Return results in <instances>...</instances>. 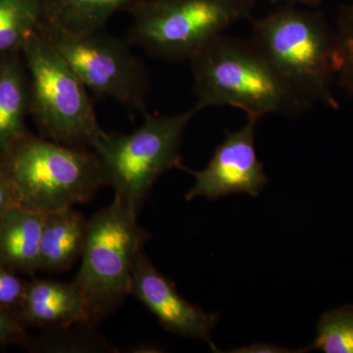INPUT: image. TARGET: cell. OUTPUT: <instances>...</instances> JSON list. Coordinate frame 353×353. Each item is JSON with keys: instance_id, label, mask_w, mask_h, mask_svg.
<instances>
[{"instance_id": "6da1fadb", "label": "cell", "mask_w": 353, "mask_h": 353, "mask_svg": "<svg viewBox=\"0 0 353 353\" xmlns=\"http://www.w3.org/2000/svg\"><path fill=\"white\" fill-rule=\"evenodd\" d=\"M197 111L229 105L260 119L266 114L296 116L310 105L252 41L220 34L190 60Z\"/></svg>"}, {"instance_id": "7a4b0ae2", "label": "cell", "mask_w": 353, "mask_h": 353, "mask_svg": "<svg viewBox=\"0 0 353 353\" xmlns=\"http://www.w3.org/2000/svg\"><path fill=\"white\" fill-rule=\"evenodd\" d=\"M252 22V43L294 90L311 103L340 108L333 92L338 39L322 12L284 6Z\"/></svg>"}, {"instance_id": "3957f363", "label": "cell", "mask_w": 353, "mask_h": 353, "mask_svg": "<svg viewBox=\"0 0 353 353\" xmlns=\"http://www.w3.org/2000/svg\"><path fill=\"white\" fill-rule=\"evenodd\" d=\"M0 168L12 185L17 205L43 215L85 203L103 187L94 150L30 131L0 153Z\"/></svg>"}, {"instance_id": "277c9868", "label": "cell", "mask_w": 353, "mask_h": 353, "mask_svg": "<svg viewBox=\"0 0 353 353\" xmlns=\"http://www.w3.org/2000/svg\"><path fill=\"white\" fill-rule=\"evenodd\" d=\"M197 112L194 108L173 116L145 113L143 124L131 134L102 132L92 150L114 197L139 214L158 178L183 166V134Z\"/></svg>"}, {"instance_id": "5b68a950", "label": "cell", "mask_w": 353, "mask_h": 353, "mask_svg": "<svg viewBox=\"0 0 353 353\" xmlns=\"http://www.w3.org/2000/svg\"><path fill=\"white\" fill-rule=\"evenodd\" d=\"M257 0H136L128 41L168 62L190 60L230 26L253 19Z\"/></svg>"}, {"instance_id": "8992f818", "label": "cell", "mask_w": 353, "mask_h": 353, "mask_svg": "<svg viewBox=\"0 0 353 353\" xmlns=\"http://www.w3.org/2000/svg\"><path fill=\"white\" fill-rule=\"evenodd\" d=\"M148 238L138 214L116 197L88 220L82 261L73 282L85 297L94 324L131 296L134 264Z\"/></svg>"}, {"instance_id": "52a82bcc", "label": "cell", "mask_w": 353, "mask_h": 353, "mask_svg": "<svg viewBox=\"0 0 353 353\" xmlns=\"http://www.w3.org/2000/svg\"><path fill=\"white\" fill-rule=\"evenodd\" d=\"M30 78V115L41 136L92 150L103 132L92 99L74 70L39 32L22 50Z\"/></svg>"}, {"instance_id": "ba28073f", "label": "cell", "mask_w": 353, "mask_h": 353, "mask_svg": "<svg viewBox=\"0 0 353 353\" xmlns=\"http://www.w3.org/2000/svg\"><path fill=\"white\" fill-rule=\"evenodd\" d=\"M38 32L64 58L88 92L146 113L148 74L130 50L128 39L104 30L72 32L44 24L39 25Z\"/></svg>"}, {"instance_id": "9c48e42d", "label": "cell", "mask_w": 353, "mask_h": 353, "mask_svg": "<svg viewBox=\"0 0 353 353\" xmlns=\"http://www.w3.org/2000/svg\"><path fill=\"white\" fill-rule=\"evenodd\" d=\"M256 118L248 117L245 126L236 132H227L226 138L216 148L206 168L194 171V183L185 194L188 201L204 196L209 201L230 194H246L259 196L268 183L264 167L256 157L254 148Z\"/></svg>"}, {"instance_id": "30bf717a", "label": "cell", "mask_w": 353, "mask_h": 353, "mask_svg": "<svg viewBox=\"0 0 353 353\" xmlns=\"http://www.w3.org/2000/svg\"><path fill=\"white\" fill-rule=\"evenodd\" d=\"M131 296L139 299L166 331L185 338L199 339L214 352L210 334L218 315L210 314L185 301L175 284L153 265L141 250L132 272Z\"/></svg>"}, {"instance_id": "8fae6325", "label": "cell", "mask_w": 353, "mask_h": 353, "mask_svg": "<svg viewBox=\"0 0 353 353\" xmlns=\"http://www.w3.org/2000/svg\"><path fill=\"white\" fill-rule=\"evenodd\" d=\"M17 315L27 329L92 323L85 297L74 282L37 279L28 282Z\"/></svg>"}, {"instance_id": "7c38bea8", "label": "cell", "mask_w": 353, "mask_h": 353, "mask_svg": "<svg viewBox=\"0 0 353 353\" xmlns=\"http://www.w3.org/2000/svg\"><path fill=\"white\" fill-rule=\"evenodd\" d=\"M88 220L73 208L44 215L39 245V271L63 273L82 256Z\"/></svg>"}, {"instance_id": "4fadbf2b", "label": "cell", "mask_w": 353, "mask_h": 353, "mask_svg": "<svg viewBox=\"0 0 353 353\" xmlns=\"http://www.w3.org/2000/svg\"><path fill=\"white\" fill-rule=\"evenodd\" d=\"M30 78L22 51L0 54V153L29 131Z\"/></svg>"}, {"instance_id": "5bb4252c", "label": "cell", "mask_w": 353, "mask_h": 353, "mask_svg": "<svg viewBox=\"0 0 353 353\" xmlns=\"http://www.w3.org/2000/svg\"><path fill=\"white\" fill-rule=\"evenodd\" d=\"M44 215L15 206L0 218V265L23 275L39 271Z\"/></svg>"}, {"instance_id": "9a60e30c", "label": "cell", "mask_w": 353, "mask_h": 353, "mask_svg": "<svg viewBox=\"0 0 353 353\" xmlns=\"http://www.w3.org/2000/svg\"><path fill=\"white\" fill-rule=\"evenodd\" d=\"M136 0H43L41 24L72 32L101 31Z\"/></svg>"}, {"instance_id": "2e32d148", "label": "cell", "mask_w": 353, "mask_h": 353, "mask_svg": "<svg viewBox=\"0 0 353 353\" xmlns=\"http://www.w3.org/2000/svg\"><path fill=\"white\" fill-rule=\"evenodd\" d=\"M29 350L54 353H115L118 350L97 333L92 323H76L59 328L44 329L37 338L22 343Z\"/></svg>"}, {"instance_id": "e0dca14e", "label": "cell", "mask_w": 353, "mask_h": 353, "mask_svg": "<svg viewBox=\"0 0 353 353\" xmlns=\"http://www.w3.org/2000/svg\"><path fill=\"white\" fill-rule=\"evenodd\" d=\"M43 16V0H0V54L22 51Z\"/></svg>"}, {"instance_id": "ac0fdd59", "label": "cell", "mask_w": 353, "mask_h": 353, "mask_svg": "<svg viewBox=\"0 0 353 353\" xmlns=\"http://www.w3.org/2000/svg\"><path fill=\"white\" fill-rule=\"evenodd\" d=\"M317 338L308 350L353 353V305L333 309L318 323Z\"/></svg>"}, {"instance_id": "d6986e66", "label": "cell", "mask_w": 353, "mask_h": 353, "mask_svg": "<svg viewBox=\"0 0 353 353\" xmlns=\"http://www.w3.org/2000/svg\"><path fill=\"white\" fill-rule=\"evenodd\" d=\"M336 34L340 54L338 79L341 87L353 97V4L341 7Z\"/></svg>"}, {"instance_id": "ffe728a7", "label": "cell", "mask_w": 353, "mask_h": 353, "mask_svg": "<svg viewBox=\"0 0 353 353\" xmlns=\"http://www.w3.org/2000/svg\"><path fill=\"white\" fill-rule=\"evenodd\" d=\"M27 285L18 273L0 265V308L17 314Z\"/></svg>"}, {"instance_id": "44dd1931", "label": "cell", "mask_w": 353, "mask_h": 353, "mask_svg": "<svg viewBox=\"0 0 353 353\" xmlns=\"http://www.w3.org/2000/svg\"><path fill=\"white\" fill-rule=\"evenodd\" d=\"M27 338V328L18 315L0 308V350L11 343H23Z\"/></svg>"}, {"instance_id": "7402d4cb", "label": "cell", "mask_w": 353, "mask_h": 353, "mask_svg": "<svg viewBox=\"0 0 353 353\" xmlns=\"http://www.w3.org/2000/svg\"><path fill=\"white\" fill-rule=\"evenodd\" d=\"M17 205L13 188L4 172L0 168V218Z\"/></svg>"}, {"instance_id": "603a6c76", "label": "cell", "mask_w": 353, "mask_h": 353, "mask_svg": "<svg viewBox=\"0 0 353 353\" xmlns=\"http://www.w3.org/2000/svg\"><path fill=\"white\" fill-rule=\"evenodd\" d=\"M307 350H292L289 348L278 347V345H269V343H253V345H246L236 350H231L229 352L234 353H290V352H303Z\"/></svg>"}, {"instance_id": "cb8c5ba5", "label": "cell", "mask_w": 353, "mask_h": 353, "mask_svg": "<svg viewBox=\"0 0 353 353\" xmlns=\"http://www.w3.org/2000/svg\"><path fill=\"white\" fill-rule=\"evenodd\" d=\"M273 2H281L284 6H296L308 7V8H315L319 6L323 0H271Z\"/></svg>"}]
</instances>
